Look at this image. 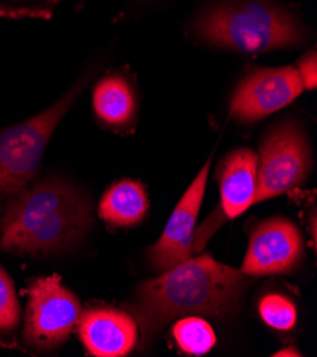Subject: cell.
Listing matches in <instances>:
<instances>
[{"label": "cell", "instance_id": "cell-1", "mask_svg": "<svg viewBox=\"0 0 317 357\" xmlns=\"http://www.w3.org/2000/svg\"><path fill=\"white\" fill-rule=\"evenodd\" d=\"M248 279L240 271L202 255L139 284L130 310L141 347L148 346L171 320L208 316L226 320L240 307Z\"/></svg>", "mask_w": 317, "mask_h": 357}, {"label": "cell", "instance_id": "cell-2", "mask_svg": "<svg viewBox=\"0 0 317 357\" xmlns=\"http://www.w3.org/2000/svg\"><path fill=\"white\" fill-rule=\"evenodd\" d=\"M88 199L60 180H40L16 192L0 222V248L15 254L63 251L91 228Z\"/></svg>", "mask_w": 317, "mask_h": 357}, {"label": "cell", "instance_id": "cell-3", "mask_svg": "<svg viewBox=\"0 0 317 357\" xmlns=\"http://www.w3.org/2000/svg\"><path fill=\"white\" fill-rule=\"evenodd\" d=\"M195 29L205 42L242 53L293 47L307 36L295 15L269 0H222L198 17Z\"/></svg>", "mask_w": 317, "mask_h": 357}, {"label": "cell", "instance_id": "cell-4", "mask_svg": "<svg viewBox=\"0 0 317 357\" xmlns=\"http://www.w3.org/2000/svg\"><path fill=\"white\" fill-rule=\"evenodd\" d=\"M88 79L82 77L43 113L0 131V197H13L33 180L54 130L77 101Z\"/></svg>", "mask_w": 317, "mask_h": 357}, {"label": "cell", "instance_id": "cell-5", "mask_svg": "<svg viewBox=\"0 0 317 357\" xmlns=\"http://www.w3.org/2000/svg\"><path fill=\"white\" fill-rule=\"evenodd\" d=\"M310 146L303 130L292 121L270 130L258 157L255 204L279 197L300 185L310 171Z\"/></svg>", "mask_w": 317, "mask_h": 357}, {"label": "cell", "instance_id": "cell-6", "mask_svg": "<svg viewBox=\"0 0 317 357\" xmlns=\"http://www.w3.org/2000/svg\"><path fill=\"white\" fill-rule=\"evenodd\" d=\"M82 312L79 299L63 287L59 275L40 278L29 291L24 340L39 350L61 346L79 324Z\"/></svg>", "mask_w": 317, "mask_h": 357}, {"label": "cell", "instance_id": "cell-7", "mask_svg": "<svg viewBox=\"0 0 317 357\" xmlns=\"http://www.w3.org/2000/svg\"><path fill=\"white\" fill-rule=\"evenodd\" d=\"M303 89L293 67L258 68L236 89L231 116L242 123H255L291 104L303 93Z\"/></svg>", "mask_w": 317, "mask_h": 357}, {"label": "cell", "instance_id": "cell-8", "mask_svg": "<svg viewBox=\"0 0 317 357\" xmlns=\"http://www.w3.org/2000/svg\"><path fill=\"white\" fill-rule=\"evenodd\" d=\"M303 252L299 229L288 220L270 218L251 234L240 272L246 276H266L292 271Z\"/></svg>", "mask_w": 317, "mask_h": 357}, {"label": "cell", "instance_id": "cell-9", "mask_svg": "<svg viewBox=\"0 0 317 357\" xmlns=\"http://www.w3.org/2000/svg\"><path fill=\"white\" fill-rule=\"evenodd\" d=\"M209 168L210 158L175 206L158 242L150 249V259L155 269L165 272L192 258L195 222L203 199Z\"/></svg>", "mask_w": 317, "mask_h": 357}, {"label": "cell", "instance_id": "cell-10", "mask_svg": "<svg viewBox=\"0 0 317 357\" xmlns=\"http://www.w3.org/2000/svg\"><path fill=\"white\" fill-rule=\"evenodd\" d=\"M79 332L86 349L98 357H121L138 342V328L132 316L110 307L82 312Z\"/></svg>", "mask_w": 317, "mask_h": 357}, {"label": "cell", "instance_id": "cell-11", "mask_svg": "<svg viewBox=\"0 0 317 357\" xmlns=\"http://www.w3.org/2000/svg\"><path fill=\"white\" fill-rule=\"evenodd\" d=\"M222 209L233 220L255 204L258 187V155L249 149L231 153L219 169Z\"/></svg>", "mask_w": 317, "mask_h": 357}, {"label": "cell", "instance_id": "cell-12", "mask_svg": "<svg viewBox=\"0 0 317 357\" xmlns=\"http://www.w3.org/2000/svg\"><path fill=\"white\" fill-rule=\"evenodd\" d=\"M148 198L144 187L135 181L114 184L101 198L100 218L118 227H131L143 221L148 211Z\"/></svg>", "mask_w": 317, "mask_h": 357}, {"label": "cell", "instance_id": "cell-13", "mask_svg": "<svg viewBox=\"0 0 317 357\" xmlns=\"http://www.w3.org/2000/svg\"><path fill=\"white\" fill-rule=\"evenodd\" d=\"M95 116L110 127H124L135 116L137 101L130 84L120 76L100 80L93 93Z\"/></svg>", "mask_w": 317, "mask_h": 357}, {"label": "cell", "instance_id": "cell-14", "mask_svg": "<svg viewBox=\"0 0 317 357\" xmlns=\"http://www.w3.org/2000/svg\"><path fill=\"white\" fill-rule=\"evenodd\" d=\"M173 337L180 347L190 354H205L217 343L214 329L199 316H185L175 324Z\"/></svg>", "mask_w": 317, "mask_h": 357}, {"label": "cell", "instance_id": "cell-15", "mask_svg": "<svg viewBox=\"0 0 317 357\" xmlns=\"http://www.w3.org/2000/svg\"><path fill=\"white\" fill-rule=\"evenodd\" d=\"M265 324L277 331H291L296 325V307L285 296L266 295L259 305Z\"/></svg>", "mask_w": 317, "mask_h": 357}, {"label": "cell", "instance_id": "cell-16", "mask_svg": "<svg viewBox=\"0 0 317 357\" xmlns=\"http://www.w3.org/2000/svg\"><path fill=\"white\" fill-rule=\"evenodd\" d=\"M20 303L15 283L9 273L0 266V333H9L19 326Z\"/></svg>", "mask_w": 317, "mask_h": 357}, {"label": "cell", "instance_id": "cell-17", "mask_svg": "<svg viewBox=\"0 0 317 357\" xmlns=\"http://www.w3.org/2000/svg\"><path fill=\"white\" fill-rule=\"evenodd\" d=\"M61 0H0L2 17H42L52 16L54 8Z\"/></svg>", "mask_w": 317, "mask_h": 357}, {"label": "cell", "instance_id": "cell-18", "mask_svg": "<svg viewBox=\"0 0 317 357\" xmlns=\"http://www.w3.org/2000/svg\"><path fill=\"white\" fill-rule=\"evenodd\" d=\"M297 75L302 80V84L304 89L314 90L317 84V57L316 52L306 53L297 63L296 67Z\"/></svg>", "mask_w": 317, "mask_h": 357}, {"label": "cell", "instance_id": "cell-19", "mask_svg": "<svg viewBox=\"0 0 317 357\" xmlns=\"http://www.w3.org/2000/svg\"><path fill=\"white\" fill-rule=\"evenodd\" d=\"M275 356H300V353L296 349H285L277 351Z\"/></svg>", "mask_w": 317, "mask_h": 357}]
</instances>
